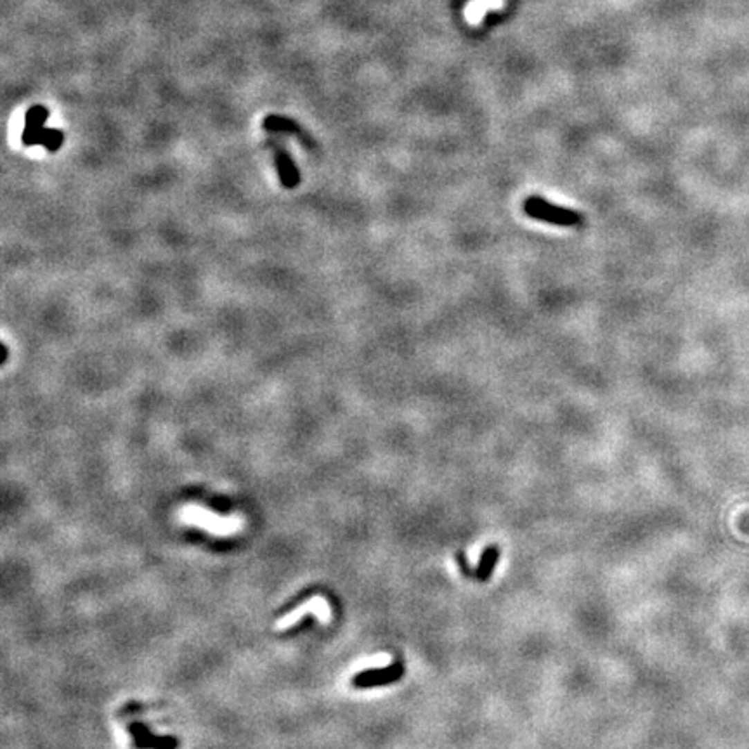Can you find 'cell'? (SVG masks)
Segmentation results:
<instances>
[{
	"mask_svg": "<svg viewBox=\"0 0 749 749\" xmlns=\"http://www.w3.org/2000/svg\"><path fill=\"white\" fill-rule=\"evenodd\" d=\"M136 741H138L139 748H153V746H155L156 749H174L177 744V742L170 737H153V735L149 734H146L145 739L136 737Z\"/></svg>",
	"mask_w": 749,
	"mask_h": 749,
	"instance_id": "obj_10",
	"label": "cell"
},
{
	"mask_svg": "<svg viewBox=\"0 0 749 749\" xmlns=\"http://www.w3.org/2000/svg\"><path fill=\"white\" fill-rule=\"evenodd\" d=\"M47 118H49V109L46 108V106H32V108L26 111V116H25V131H23V145H28L30 141H32L33 138H35L37 134H39L40 131H44L46 129V122Z\"/></svg>",
	"mask_w": 749,
	"mask_h": 749,
	"instance_id": "obj_5",
	"label": "cell"
},
{
	"mask_svg": "<svg viewBox=\"0 0 749 749\" xmlns=\"http://www.w3.org/2000/svg\"><path fill=\"white\" fill-rule=\"evenodd\" d=\"M275 158L281 184L285 187H288V189H293L300 181V174L299 170H297L295 162H293L292 156H290L285 149L278 148V146H275Z\"/></svg>",
	"mask_w": 749,
	"mask_h": 749,
	"instance_id": "obj_6",
	"label": "cell"
},
{
	"mask_svg": "<svg viewBox=\"0 0 749 749\" xmlns=\"http://www.w3.org/2000/svg\"><path fill=\"white\" fill-rule=\"evenodd\" d=\"M522 210L533 221L546 222L557 228H581L583 215L573 208L555 205L542 196H529L522 203Z\"/></svg>",
	"mask_w": 749,
	"mask_h": 749,
	"instance_id": "obj_1",
	"label": "cell"
},
{
	"mask_svg": "<svg viewBox=\"0 0 749 749\" xmlns=\"http://www.w3.org/2000/svg\"><path fill=\"white\" fill-rule=\"evenodd\" d=\"M264 129H268V131H271V132H295V134H299L300 138H302L304 142L307 141L306 134L300 131L299 125H297L295 122H292L290 118H283V116H278V115L268 116V118L264 120Z\"/></svg>",
	"mask_w": 749,
	"mask_h": 749,
	"instance_id": "obj_9",
	"label": "cell"
},
{
	"mask_svg": "<svg viewBox=\"0 0 749 749\" xmlns=\"http://www.w3.org/2000/svg\"><path fill=\"white\" fill-rule=\"evenodd\" d=\"M456 562L460 564V569H461V573L465 574V576H468V577L475 576V574L470 571V566H468V562H467V559H465V553H463V552H458V553H456Z\"/></svg>",
	"mask_w": 749,
	"mask_h": 749,
	"instance_id": "obj_11",
	"label": "cell"
},
{
	"mask_svg": "<svg viewBox=\"0 0 749 749\" xmlns=\"http://www.w3.org/2000/svg\"><path fill=\"white\" fill-rule=\"evenodd\" d=\"M8 355H9L8 345L2 344V359H0V361H2V364H6V361H8Z\"/></svg>",
	"mask_w": 749,
	"mask_h": 749,
	"instance_id": "obj_12",
	"label": "cell"
},
{
	"mask_svg": "<svg viewBox=\"0 0 749 749\" xmlns=\"http://www.w3.org/2000/svg\"><path fill=\"white\" fill-rule=\"evenodd\" d=\"M181 521L186 524L200 526L205 531H210L214 535H232V533L241 529V521L238 517H219L214 512H207L200 507H187L181 514Z\"/></svg>",
	"mask_w": 749,
	"mask_h": 749,
	"instance_id": "obj_2",
	"label": "cell"
},
{
	"mask_svg": "<svg viewBox=\"0 0 749 749\" xmlns=\"http://www.w3.org/2000/svg\"><path fill=\"white\" fill-rule=\"evenodd\" d=\"M403 675H405V666L401 663H392L385 668H371L358 673L352 678V687H355V689H371V687L389 685V683L398 682Z\"/></svg>",
	"mask_w": 749,
	"mask_h": 749,
	"instance_id": "obj_3",
	"label": "cell"
},
{
	"mask_svg": "<svg viewBox=\"0 0 749 749\" xmlns=\"http://www.w3.org/2000/svg\"><path fill=\"white\" fill-rule=\"evenodd\" d=\"M306 614H314L320 621H328V619H330V609H328V604L324 602V598L314 597L311 598L309 602H306V604L299 605L295 611L286 614L285 618L279 619V621L276 622V630H286V628L293 627V625Z\"/></svg>",
	"mask_w": 749,
	"mask_h": 749,
	"instance_id": "obj_4",
	"label": "cell"
},
{
	"mask_svg": "<svg viewBox=\"0 0 749 749\" xmlns=\"http://www.w3.org/2000/svg\"><path fill=\"white\" fill-rule=\"evenodd\" d=\"M498 559H499L498 546L496 545L486 546V548L482 550L481 559H479V566H477V569H475V577H477L479 581H489V577H491L492 571H494V566H496V562H498Z\"/></svg>",
	"mask_w": 749,
	"mask_h": 749,
	"instance_id": "obj_7",
	"label": "cell"
},
{
	"mask_svg": "<svg viewBox=\"0 0 749 749\" xmlns=\"http://www.w3.org/2000/svg\"><path fill=\"white\" fill-rule=\"evenodd\" d=\"M63 141H64V134L61 131H57V129H44V131H40L39 134L35 136V138L32 139V141L28 142L26 146H37V145H42L46 146L49 151H57V149L63 146Z\"/></svg>",
	"mask_w": 749,
	"mask_h": 749,
	"instance_id": "obj_8",
	"label": "cell"
}]
</instances>
